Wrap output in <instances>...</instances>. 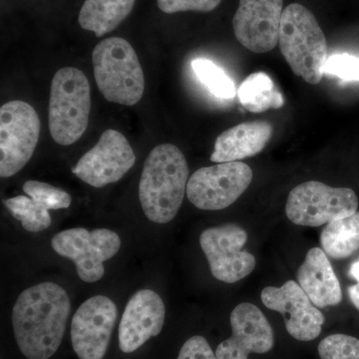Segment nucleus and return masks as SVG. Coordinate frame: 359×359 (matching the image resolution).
I'll return each instance as SVG.
<instances>
[{"instance_id": "1", "label": "nucleus", "mask_w": 359, "mask_h": 359, "mask_svg": "<svg viewBox=\"0 0 359 359\" xmlns=\"http://www.w3.org/2000/svg\"><path fill=\"white\" fill-rule=\"evenodd\" d=\"M71 304L66 290L41 283L23 290L13 309L14 337L27 359H48L65 335Z\"/></svg>"}, {"instance_id": "16", "label": "nucleus", "mask_w": 359, "mask_h": 359, "mask_svg": "<svg viewBox=\"0 0 359 359\" xmlns=\"http://www.w3.org/2000/svg\"><path fill=\"white\" fill-rule=\"evenodd\" d=\"M164 302L152 290H141L129 299L119 325V346L124 353L140 348L151 337L162 332L165 323Z\"/></svg>"}, {"instance_id": "10", "label": "nucleus", "mask_w": 359, "mask_h": 359, "mask_svg": "<svg viewBox=\"0 0 359 359\" xmlns=\"http://www.w3.org/2000/svg\"><path fill=\"white\" fill-rule=\"evenodd\" d=\"M247 241V231L237 224L212 226L201 233V248L217 280L233 283L252 273L256 259L243 250Z\"/></svg>"}, {"instance_id": "27", "label": "nucleus", "mask_w": 359, "mask_h": 359, "mask_svg": "<svg viewBox=\"0 0 359 359\" xmlns=\"http://www.w3.org/2000/svg\"><path fill=\"white\" fill-rule=\"evenodd\" d=\"M320 244L327 256L334 259H344L353 256L359 250V237L344 241L321 233Z\"/></svg>"}, {"instance_id": "2", "label": "nucleus", "mask_w": 359, "mask_h": 359, "mask_svg": "<svg viewBox=\"0 0 359 359\" xmlns=\"http://www.w3.org/2000/svg\"><path fill=\"white\" fill-rule=\"evenodd\" d=\"M188 177V163L177 146L161 144L151 151L139 183L142 209L151 222L174 219L187 193Z\"/></svg>"}, {"instance_id": "25", "label": "nucleus", "mask_w": 359, "mask_h": 359, "mask_svg": "<svg viewBox=\"0 0 359 359\" xmlns=\"http://www.w3.org/2000/svg\"><path fill=\"white\" fill-rule=\"evenodd\" d=\"M325 74L334 75L342 81H359V57L351 54H334L327 58Z\"/></svg>"}, {"instance_id": "13", "label": "nucleus", "mask_w": 359, "mask_h": 359, "mask_svg": "<svg viewBox=\"0 0 359 359\" xmlns=\"http://www.w3.org/2000/svg\"><path fill=\"white\" fill-rule=\"evenodd\" d=\"M261 297L266 308L283 314L285 328L294 339L311 341L320 334L325 316L299 283L289 280L280 287H264Z\"/></svg>"}, {"instance_id": "4", "label": "nucleus", "mask_w": 359, "mask_h": 359, "mask_svg": "<svg viewBox=\"0 0 359 359\" xmlns=\"http://www.w3.org/2000/svg\"><path fill=\"white\" fill-rule=\"evenodd\" d=\"M94 77L106 100L133 106L145 91V76L138 55L127 40L110 37L92 52Z\"/></svg>"}, {"instance_id": "6", "label": "nucleus", "mask_w": 359, "mask_h": 359, "mask_svg": "<svg viewBox=\"0 0 359 359\" xmlns=\"http://www.w3.org/2000/svg\"><path fill=\"white\" fill-rule=\"evenodd\" d=\"M358 196L351 189L309 181L290 191L285 214L299 226H320L351 216L358 212Z\"/></svg>"}, {"instance_id": "3", "label": "nucleus", "mask_w": 359, "mask_h": 359, "mask_svg": "<svg viewBox=\"0 0 359 359\" xmlns=\"http://www.w3.org/2000/svg\"><path fill=\"white\" fill-rule=\"evenodd\" d=\"M278 44L297 76L309 84L320 83L328 58L327 39L318 20L306 7L292 4L283 9Z\"/></svg>"}, {"instance_id": "23", "label": "nucleus", "mask_w": 359, "mask_h": 359, "mask_svg": "<svg viewBox=\"0 0 359 359\" xmlns=\"http://www.w3.org/2000/svg\"><path fill=\"white\" fill-rule=\"evenodd\" d=\"M23 192L34 200L37 204L42 205L45 209L60 210L67 209L71 205V196L62 189L43 183V182L30 181L25 182L22 187Z\"/></svg>"}, {"instance_id": "11", "label": "nucleus", "mask_w": 359, "mask_h": 359, "mask_svg": "<svg viewBox=\"0 0 359 359\" xmlns=\"http://www.w3.org/2000/svg\"><path fill=\"white\" fill-rule=\"evenodd\" d=\"M135 162L136 156L126 137L108 129L98 143L78 161L72 173L94 188H103L121 180Z\"/></svg>"}, {"instance_id": "20", "label": "nucleus", "mask_w": 359, "mask_h": 359, "mask_svg": "<svg viewBox=\"0 0 359 359\" xmlns=\"http://www.w3.org/2000/svg\"><path fill=\"white\" fill-rule=\"evenodd\" d=\"M238 100L245 109L261 113L269 109L282 108L285 100L268 74L256 72L241 84L237 91Z\"/></svg>"}, {"instance_id": "17", "label": "nucleus", "mask_w": 359, "mask_h": 359, "mask_svg": "<svg viewBox=\"0 0 359 359\" xmlns=\"http://www.w3.org/2000/svg\"><path fill=\"white\" fill-rule=\"evenodd\" d=\"M297 280L314 306H334L342 301L341 287L327 255L313 248L297 271Z\"/></svg>"}, {"instance_id": "28", "label": "nucleus", "mask_w": 359, "mask_h": 359, "mask_svg": "<svg viewBox=\"0 0 359 359\" xmlns=\"http://www.w3.org/2000/svg\"><path fill=\"white\" fill-rule=\"evenodd\" d=\"M323 233L344 241L359 237V212H354L351 216L328 223Z\"/></svg>"}, {"instance_id": "19", "label": "nucleus", "mask_w": 359, "mask_h": 359, "mask_svg": "<svg viewBox=\"0 0 359 359\" xmlns=\"http://www.w3.org/2000/svg\"><path fill=\"white\" fill-rule=\"evenodd\" d=\"M136 0H85L78 22L97 37L118 27L131 13Z\"/></svg>"}, {"instance_id": "26", "label": "nucleus", "mask_w": 359, "mask_h": 359, "mask_svg": "<svg viewBox=\"0 0 359 359\" xmlns=\"http://www.w3.org/2000/svg\"><path fill=\"white\" fill-rule=\"evenodd\" d=\"M222 0H157L163 13L171 14L183 11L209 13L221 4Z\"/></svg>"}, {"instance_id": "21", "label": "nucleus", "mask_w": 359, "mask_h": 359, "mask_svg": "<svg viewBox=\"0 0 359 359\" xmlns=\"http://www.w3.org/2000/svg\"><path fill=\"white\" fill-rule=\"evenodd\" d=\"M4 205L14 218L21 222L25 231L39 233L50 226L51 217L48 210L28 196L11 198L4 202Z\"/></svg>"}, {"instance_id": "24", "label": "nucleus", "mask_w": 359, "mask_h": 359, "mask_svg": "<svg viewBox=\"0 0 359 359\" xmlns=\"http://www.w3.org/2000/svg\"><path fill=\"white\" fill-rule=\"evenodd\" d=\"M321 359H359V339L347 334H332L318 346Z\"/></svg>"}, {"instance_id": "29", "label": "nucleus", "mask_w": 359, "mask_h": 359, "mask_svg": "<svg viewBox=\"0 0 359 359\" xmlns=\"http://www.w3.org/2000/svg\"><path fill=\"white\" fill-rule=\"evenodd\" d=\"M177 359H217V356L205 337L195 335L184 344Z\"/></svg>"}, {"instance_id": "22", "label": "nucleus", "mask_w": 359, "mask_h": 359, "mask_svg": "<svg viewBox=\"0 0 359 359\" xmlns=\"http://www.w3.org/2000/svg\"><path fill=\"white\" fill-rule=\"evenodd\" d=\"M192 68L200 81L218 98L231 99L237 94L233 80L211 60L195 59L192 61Z\"/></svg>"}, {"instance_id": "15", "label": "nucleus", "mask_w": 359, "mask_h": 359, "mask_svg": "<svg viewBox=\"0 0 359 359\" xmlns=\"http://www.w3.org/2000/svg\"><path fill=\"white\" fill-rule=\"evenodd\" d=\"M231 337L217 347V359H249L250 353H266L273 348L275 335L261 309L243 302L231 313Z\"/></svg>"}, {"instance_id": "7", "label": "nucleus", "mask_w": 359, "mask_h": 359, "mask_svg": "<svg viewBox=\"0 0 359 359\" xmlns=\"http://www.w3.org/2000/svg\"><path fill=\"white\" fill-rule=\"evenodd\" d=\"M41 123L30 104L11 101L0 108V176L8 178L32 159Z\"/></svg>"}, {"instance_id": "5", "label": "nucleus", "mask_w": 359, "mask_h": 359, "mask_svg": "<svg viewBox=\"0 0 359 359\" xmlns=\"http://www.w3.org/2000/svg\"><path fill=\"white\" fill-rule=\"evenodd\" d=\"M91 90L81 70L61 68L51 82L49 130L59 145L76 143L88 127Z\"/></svg>"}, {"instance_id": "9", "label": "nucleus", "mask_w": 359, "mask_h": 359, "mask_svg": "<svg viewBox=\"0 0 359 359\" xmlns=\"http://www.w3.org/2000/svg\"><path fill=\"white\" fill-rule=\"evenodd\" d=\"M252 180V169L245 163H219L201 168L190 177L187 196L198 209L219 211L233 205L249 188Z\"/></svg>"}, {"instance_id": "8", "label": "nucleus", "mask_w": 359, "mask_h": 359, "mask_svg": "<svg viewBox=\"0 0 359 359\" xmlns=\"http://www.w3.org/2000/svg\"><path fill=\"white\" fill-rule=\"evenodd\" d=\"M51 245L59 256L67 257L75 264L80 280L95 283L105 273L104 262L119 252L121 240L115 231L108 229L90 231L75 228L56 233L52 238Z\"/></svg>"}, {"instance_id": "14", "label": "nucleus", "mask_w": 359, "mask_h": 359, "mask_svg": "<svg viewBox=\"0 0 359 359\" xmlns=\"http://www.w3.org/2000/svg\"><path fill=\"white\" fill-rule=\"evenodd\" d=\"M283 13V0H240L233 20L236 39L254 53L273 50Z\"/></svg>"}, {"instance_id": "30", "label": "nucleus", "mask_w": 359, "mask_h": 359, "mask_svg": "<svg viewBox=\"0 0 359 359\" xmlns=\"http://www.w3.org/2000/svg\"><path fill=\"white\" fill-rule=\"evenodd\" d=\"M349 299L353 302V306L359 311V283L351 285L348 289Z\"/></svg>"}, {"instance_id": "18", "label": "nucleus", "mask_w": 359, "mask_h": 359, "mask_svg": "<svg viewBox=\"0 0 359 359\" xmlns=\"http://www.w3.org/2000/svg\"><path fill=\"white\" fill-rule=\"evenodd\" d=\"M273 135V126L266 121L242 123L226 130L216 139L212 162L228 163L259 154Z\"/></svg>"}, {"instance_id": "12", "label": "nucleus", "mask_w": 359, "mask_h": 359, "mask_svg": "<svg viewBox=\"0 0 359 359\" xmlns=\"http://www.w3.org/2000/svg\"><path fill=\"white\" fill-rule=\"evenodd\" d=\"M114 302L95 295L77 309L71 323V341L79 359H103L117 320Z\"/></svg>"}, {"instance_id": "31", "label": "nucleus", "mask_w": 359, "mask_h": 359, "mask_svg": "<svg viewBox=\"0 0 359 359\" xmlns=\"http://www.w3.org/2000/svg\"><path fill=\"white\" fill-rule=\"evenodd\" d=\"M349 276L359 283V259L351 264L349 269Z\"/></svg>"}]
</instances>
